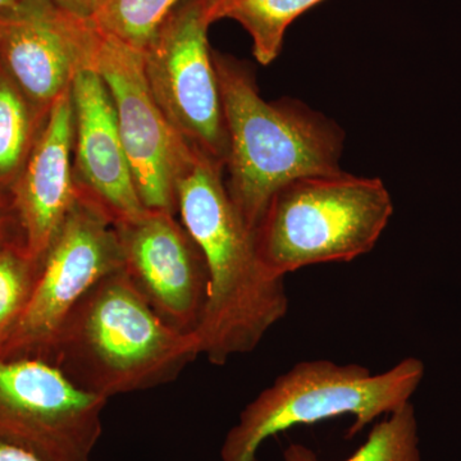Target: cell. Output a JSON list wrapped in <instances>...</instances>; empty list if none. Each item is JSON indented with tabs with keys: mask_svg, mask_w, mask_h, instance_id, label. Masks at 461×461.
<instances>
[{
	"mask_svg": "<svg viewBox=\"0 0 461 461\" xmlns=\"http://www.w3.org/2000/svg\"><path fill=\"white\" fill-rule=\"evenodd\" d=\"M176 205L208 266V300L195 332L200 355L223 366L256 350L287 314L285 278L272 277L258 259L253 230L230 198L223 167L190 150L176 178Z\"/></svg>",
	"mask_w": 461,
	"mask_h": 461,
	"instance_id": "cell-1",
	"label": "cell"
},
{
	"mask_svg": "<svg viewBox=\"0 0 461 461\" xmlns=\"http://www.w3.org/2000/svg\"><path fill=\"white\" fill-rule=\"evenodd\" d=\"M199 355L195 333L167 324L122 268L76 305L48 362L76 386L108 400L169 384Z\"/></svg>",
	"mask_w": 461,
	"mask_h": 461,
	"instance_id": "cell-2",
	"label": "cell"
},
{
	"mask_svg": "<svg viewBox=\"0 0 461 461\" xmlns=\"http://www.w3.org/2000/svg\"><path fill=\"white\" fill-rule=\"evenodd\" d=\"M229 133L227 191L254 230L273 194L296 178L341 171L344 131L296 100L267 102L253 72L213 50Z\"/></svg>",
	"mask_w": 461,
	"mask_h": 461,
	"instance_id": "cell-3",
	"label": "cell"
},
{
	"mask_svg": "<svg viewBox=\"0 0 461 461\" xmlns=\"http://www.w3.org/2000/svg\"><path fill=\"white\" fill-rule=\"evenodd\" d=\"M393 213L381 178L344 171L296 178L273 194L253 230L258 259L272 277L369 253Z\"/></svg>",
	"mask_w": 461,
	"mask_h": 461,
	"instance_id": "cell-4",
	"label": "cell"
},
{
	"mask_svg": "<svg viewBox=\"0 0 461 461\" xmlns=\"http://www.w3.org/2000/svg\"><path fill=\"white\" fill-rule=\"evenodd\" d=\"M424 364L406 357L386 372L373 375L360 364L304 360L275 379L245 406L221 448L222 461H256L269 437L351 415V438L384 415L411 402L424 377Z\"/></svg>",
	"mask_w": 461,
	"mask_h": 461,
	"instance_id": "cell-5",
	"label": "cell"
},
{
	"mask_svg": "<svg viewBox=\"0 0 461 461\" xmlns=\"http://www.w3.org/2000/svg\"><path fill=\"white\" fill-rule=\"evenodd\" d=\"M209 0H184L142 53L149 90L173 131L193 150L226 166L229 133L209 47Z\"/></svg>",
	"mask_w": 461,
	"mask_h": 461,
	"instance_id": "cell-6",
	"label": "cell"
},
{
	"mask_svg": "<svg viewBox=\"0 0 461 461\" xmlns=\"http://www.w3.org/2000/svg\"><path fill=\"white\" fill-rule=\"evenodd\" d=\"M122 268V250L113 222L98 206L77 195L41 258L25 311L0 342V357L48 360L76 305L94 285Z\"/></svg>",
	"mask_w": 461,
	"mask_h": 461,
	"instance_id": "cell-7",
	"label": "cell"
},
{
	"mask_svg": "<svg viewBox=\"0 0 461 461\" xmlns=\"http://www.w3.org/2000/svg\"><path fill=\"white\" fill-rule=\"evenodd\" d=\"M108 400L39 357H0V439L45 461H90Z\"/></svg>",
	"mask_w": 461,
	"mask_h": 461,
	"instance_id": "cell-8",
	"label": "cell"
},
{
	"mask_svg": "<svg viewBox=\"0 0 461 461\" xmlns=\"http://www.w3.org/2000/svg\"><path fill=\"white\" fill-rule=\"evenodd\" d=\"M95 68L113 102L118 131L142 205L177 214L176 178L189 145L181 140L149 90L142 53L102 33Z\"/></svg>",
	"mask_w": 461,
	"mask_h": 461,
	"instance_id": "cell-9",
	"label": "cell"
},
{
	"mask_svg": "<svg viewBox=\"0 0 461 461\" xmlns=\"http://www.w3.org/2000/svg\"><path fill=\"white\" fill-rule=\"evenodd\" d=\"M123 269L167 324L195 333L208 300L204 254L175 213L147 211L115 224Z\"/></svg>",
	"mask_w": 461,
	"mask_h": 461,
	"instance_id": "cell-10",
	"label": "cell"
},
{
	"mask_svg": "<svg viewBox=\"0 0 461 461\" xmlns=\"http://www.w3.org/2000/svg\"><path fill=\"white\" fill-rule=\"evenodd\" d=\"M102 32L89 17L32 0L0 20V67L36 105L50 109L76 76L95 67Z\"/></svg>",
	"mask_w": 461,
	"mask_h": 461,
	"instance_id": "cell-11",
	"label": "cell"
},
{
	"mask_svg": "<svg viewBox=\"0 0 461 461\" xmlns=\"http://www.w3.org/2000/svg\"><path fill=\"white\" fill-rule=\"evenodd\" d=\"M71 99L72 169L77 195L98 206L114 226L140 217L148 209L136 190L113 102L95 67L76 76Z\"/></svg>",
	"mask_w": 461,
	"mask_h": 461,
	"instance_id": "cell-12",
	"label": "cell"
},
{
	"mask_svg": "<svg viewBox=\"0 0 461 461\" xmlns=\"http://www.w3.org/2000/svg\"><path fill=\"white\" fill-rule=\"evenodd\" d=\"M71 89L51 104L32 153L9 191L23 247L41 260L77 200L72 169Z\"/></svg>",
	"mask_w": 461,
	"mask_h": 461,
	"instance_id": "cell-13",
	"label": "cell"
},
{
	"mask_svg": "<svg viewBox=\"0 0 461 461\" xmlns=\"http://www.w3.org/2000/svg\"><path fill=\"white\" fill-rule=\"evenodd\" d=\"M323 0H209L212 23L222 18L238 21L253 41V54L263 66L280 56L286 30Z\"/></svg>",
	"mask_w": 461,
	"mask_h": 461,
	"instance_id": "cell-14",
	"label": "cell"
},
{
	"mask_svg": "<svg viewBox=\"0 0 461 461\" xmlns=\"http://www.w3.org/2000/svg\"><path fill=\"white\" fill-rule=\"evenodd\" d=\"M50 109L36 105L0 67V189L11 191Z\"/></svg>",
	"mask_w": 461,
	"mask_h": 461,
	"instance_id": "cell-15",
	"label": "cell"
},
{
	"mask_svg": "<svg viewBox=\"0 0 461 461\" xmlns=\"http://www.w3.org/2000/svg\"><path fill=\"white\" fill-rule=\"evenodd\" d=\"M284 461H321L312 448L288 445ZM345 461H421L414 405L406 403L372 427L366 442Z\"/></svg>",
	"mask_w": 461,
	"mask_h": 461,
	"instance_id": "cell-16",
	"label": "cell"
},
{
	"mask_svg": "<svg viewBox=\"0 0 461 461\" xmlns=\"http://www.w3.org/2000/svg\"><path fill=\"white\" fill-rule=\"evenodd\" d=\"M184 0H95L91 21L100 32L144 53Z\"/></svg>",
	"mask_w": 461,
	"mask_h": 461,
	"instance_id": "cell-17",
	"label": "cell"
},
{
	"mask_svg": "<svg viewBox=\"0 0 461 461\" xmlns=\"http://www.w3.org/2000/svg\"><path fill=\"white\" fill-rule=\"evenodd\" d=\"M41 266V259H32L25 248L0 250V342L25 311Z\"/></svg>",
	"mask_w": 461,
	"mask_h": 461,
	"instance_id": "cell-18",
	"label": "cell"
},
{
	"mask_svg": "<svg viewBox=\"0 0 461 461\" xmlns=\"http://www.w3.org/2000/svg\"><path fill=\"white\" fill-rule=\"evenodd\" d=\"M23 247V235L11 199L5 200L0 194V250Z\"/></svg>",
	"mask_w": 461,
	"mask_h": 461,
	"instance_id": "cell-19",
	"label": "cell"
},
{
	"mask_svg": "<svg viewBox=\"0 0 461 461\" xmlns=\"http://www.w3.org/2000/svg\"><path fill=\"white\" fill-rule=\"evenodd\" d=\"M0 461H45L41 456L20 447V446L11 444V442L0 439Z\"/></svg>",
	"mask_w": 461,
	"mask_h": 461,
	"instance_id": "cell-20",
	"label": "cell"
},
{
	"mask_svg": "<svg viewBox=\"0 0 461 461\" xmlns=\"http://www.w3.org/2000/svg\"><path fill=\"white\" fill-rule=\"evenodd\" d=\"M51 2L71 14L89 18L95 5V0H51Z\"/></svg>",
	"mask_w": 461,
	"mask_h": 461,
	"instance_id": "cell-21",
	"label": "cell"
},
{
	"mask_svg": "<svg viewBox=\"0 0 461 461\" xmlns=\"http://www.w3.org/2000/svg\"><path fill=\"white\" fill-rule=\"evenodd\" d=\"M32 0H0V20L14 14Z\"/></svg>",
	"mask_w": 461,
	"mask_h": 461,
	"instance_id": "cell-22",
	"label": "cell"
}]
</instances>
